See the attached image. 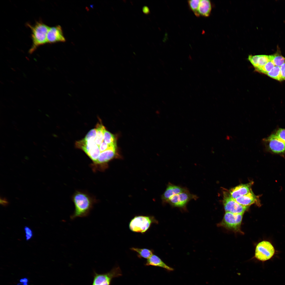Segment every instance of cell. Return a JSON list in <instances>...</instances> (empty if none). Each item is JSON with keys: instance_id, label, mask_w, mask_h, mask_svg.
I'll use <instances>...</instances> for the list:
<instances>
[{"instance_id": "ffe728a7", "label": "cell", "mask_w": 285, "mask_h": 285, "mask_svg": "<svg viewBox=\"0 0 285 285\" xmlns=\"http://www.w3.org/2000/svg\"><path fill=\"white\" fill-rule=\"evenodd\" d=\"M267 74L270 77L277 80L280 81L283 80L281 74L280 67L275 66Z\"/></svg>"}, {"instance_id": "7c38bea8", "label": "cell", "mask_w": 285, "mask_h": 285, "mask_svg": "<svg viewBox=\"0 0 285 285\" xmlns=\"http://www.w3.org/2000/svg\"><path fill=\"white\" fill-rule=\"evenodd\" d=\"M235 200L238 203L244 206L249 207L254 204L258 206H261L259 196L255 195L252 190L247 194L240 196Z\"/></svg>"}, {"instance_id": "277c9868", "label": "cell", "mask_w": 285, "mask_h": 285, "mask_svg": "<svg viewBox=\"0 0 285 285\" xmlns=\"http://www.w3.org/2000/svg\"><path fill=\"white\" fill-rule=\"evenodd\" d=\"M243 214H235L226 212L218 226L235 232H241L240 228Z\"/></svg>"}, {"instance_id": "7a4b0ae2", "label": "cell", "mask_w": 285, "mask_h": 285, "mask_svg": "<svg viewBox=\"0 0 285 285\" xmlns=\"http://www.w3.org/2000/svg\"><path fill=\"white\" fill-rule=\"evenodd\" d=\"M31 30L32 44L28 51L29 54L33 53L39 46L46 43L47 35L49 27L42 21L36 22L34 25L27 23Z\"/></svg>"}, {"instance_id": "9c48e42d", "label": "cell", "mask_w": 285, "mask_h": 285, "mask_svg": "<svg viewBox=\"0 0 285 285\" xmlns=\"http://www.w3.org/2000/svg\"><path fill=\"white\" fill-rule=\"evenodd\" d=\"M223 203L226 212L235 214H244L249 207L238 203L227 192L224 194Z\"/></svg>"}, {"instance_id": "30bf717a", "label": "cell", "mask_w": 285, "mask_h": 285, "mask_svg": "<svg viewBox=\"0 0 285 285\" xmlns=\"http://www.w3.org/2000/svg\"><path fill=\"white\" fill-rule=\"evenodd\" d=\"M47 43L53 44L65 41L61 27L59 25L50 27L46 37Z\"/></svg>"}, {"instance_id": "1f68e13d", "label": "cell", "mask_w": 285, "mask_h": 285, "mask_svg": "<svg viewBox=\"0 0 285 285\" xmlns=\"http://www.w3.org/2000/svg\"><path fill=\"white\" fill-rule=\"evenodd\" d=\"M25 159H26L27 160H28V158H28V157L27 156H25Z\"/></svg>"}, {"instance_id": "d4e9b609", "label": "cell", "mask_w": 285, "mask_h": 285, "mask_svg": "<svg viewBox=\"0 0 285 285\" xmlns=\"http://www.w3.org/2000/svg\"><path fill=\"white\" fill-rule=\"evenodd\" d=\"M101 153L109 149H116V146L108 144L103 141L99 146Z\"/></svg>"}, {"instance_id": "6da1fadb", "label": "cell", "mask_w": 285, "mask_h": 285, "mask_svg": "<svg viewBox=\"0 0 285 285\" xmlns=\"http://www.w3.org/2000/svg\"><path fill=\"white\" fill-rule=\"evenodd\" d=\"M75 210L71 216V219L87 216L92 209L96 200L87 193L81 191L75 192L72 196Z\"/></svg>"}, {"instance_id": "d6986e66", "label": "cell", "mask_w": 285, "mask_h": 285, "mask_svg": "<svg viewBox=\"0 0 285 285\" xmlns=\"http://www.w3.org/2000/svg\"><path fill=\"white\" fill-rule=\"evenodd\" d=\"M269 56V61L272 62L276 66H281L285 62V58L278 53Z\"/></svg>"}, {"instance_id": "8992f818", "label": "cell", "mask_w": 285, "mask_h": 285, "mask_svg": "<svg viewBox=\"0 0 285 285\" xmlns=\"http://www.w3.org/2000/svg\"><path fill=\"white\" fill-rule=\"evenodd\" d=\"M263 140L268 151L282 156L285 155V143L275 134H272Z\"/></svg>"}, {"instance_id": "4fadbf2b", "label": "cell", "mask_w": 285, "mask_h": 285, "mask_svg": "<svg viewBox=\"0 0 285 285\" xmlns=\"http://www.w3.org/2000/svg\"><path fill=\"white\" fill-rule=\"evenodd\" d=\"M251 182L245 184H241L230 190L229 194L231 197L235 200L237 198L246 194L251 190Z\"/></svg>"}, {"instance_id": "7402d4cb", "label": "cell", "mask_w": 285, "mask_h": 285, "mask_svg": "<svg viewBox=\"0 0 285 285\" xmlns=\"http://www.w3.org/2000/svg\"><path fill=\"white\" fill-rule=\"evenodd\" d=\"M200 0H191L188 1L189 6L191 10L197 17H199L198 9Z\"/></svg>"}, {"instance_id": "484cf974", "label": "cell", "mask_w": 285, "mask_h": 285, "mask_svg": "<svg viewBox=\"0 0 285 285\" xmlns=\"http://www.w3.org/2000/svg\"><path fill=\"white\" fill-rule=\"evenodd\" d=\"M275 134L285 143V129H279Z\"/></svg>"}, {"instance_id": "3957f363", "label": "cell", "mask_w": 285, "mask_h": 285, "mask_svg": "<svg viewBox=\"0 0 285 285\" xmlns=\"http://www.w3.org/2000/svg\"><path fill=\"white\" fill-rule=\"evenodd\" d=\"M158 221L152 216H136L131 220L129 227L134 232L144 233L149 228L153 223Z\"/></svg>"}, {"instance_id": "4316f807", "label": "cell", "mask_w": 285, "mask_h": 285, "mask_svg": "<svg viewBox=\"0 0 285 285\" xmlns=\"http://www.w3.org/2000/svg\"><path fill=\"white\" fill-rule=\"evenodd\" d=\"M24 229L26 240L28 241L32 238L33 236V232L31 229L27 226H25Z\"/></svg>"}, {"instance_id": "5b68a950", "label": "cell", "mask_w": 285, "mask_h": 285, "mask_svg": "<svg viewBox=\"0 0 285 285\" xmlns=\"http://www.w3.org/2000/svg\"><path fill=\"white\" fill-rule=\"evenodd\" d=\"M275 253V249L269 241L263 240L258 244L256 246L255 256L258 260L265 262L271 259Z\"/></svg>"}, {"instance_id": "44dd1931", "label": "cell", "mask_w": 285, "mask_h": 285, "mask_svg": "<svg viewBox=\"0 0 285 285\" xmlns=\"http://www.w3.org/2000/svg\"><path fill=\"white\" fill-rule=\"evenodd\" d=\"M103 141L108 144L116 146V139L115 136L106 129L104 133Z\"/></svg>"}, {"instance_id": "8fae6325", "label": "cell", "mask_w": 285, "mask_h": 285, "mask_svg": "<svg viewBox=\"0 0 285 285\" xmlns=\"http://www.w3.org/2000/svg\"><path fill=\"white\" fill-rule=\"evenodd\" d=\"M188 190V189L186 187L175 185L169 182L165 191L161 196L162 202L164 203H167L173 196Z\"/></svg>"}, {"instance_id": "e0dca14e", "label": "cell", "mask_w": 285, "mask_h": 285, "mask_svg": "<svg viewBox=\"0 0 285 285\" xmlns=\"http://www.w3.org/2000/svg\"><path fill=\"white\" fill-rule=\"evenodd\" d=\"M99 121L96 126L97 135L95 140V143L99 146L103 141L104 133L106 129L101 120Z\"/></svg>"}, {"instance_id": "f546056e", "label": "cell", "mask_w": 285, "mask_h": 285, "mask_svg": "<svg viewBox=\"0 0 285 285\" xmlns=\"http://www.w3.org/2000/svg\"><path fill=\"white\" fill-rule=\"evenodd\" d=\"M20 281L21 283H27L28 282V279L26 278H24L21 279L20 280Z\"/></svg>"}, {"instance_id": "9a60e30c", "label": "cell", "mask_w": 285, "mask_h": 285, "mask_svg": "<svg viewBox=\"0 0 285 285\" xmlns=\"http://www.w3.org/2000/svg\"><path fill=\"white\" fill-rule=\"evenodd\" d=\"M145 265L159 267L170 271L173 270L172 268L166 265L159 257L153 254L147 259Z\"/></svg>"}, {"instance_id": "f1b7e54d", "label": "cell", "mask_w": 285, "mask_h": 285, "mask_svg": "<svg viewBox=\"0 0 285 285\" xmlns=\"http://www.w3.org/2000/svg\"><path fill=\"white\" fill-rule=\"evenodd\" d=\"M0 204L4 206H7L9 204V202L7 201L6 198H1L0 200Z\"/></svg>"}, {"instance_id": "4dcf8cb0", "label": "cell", "mask_w": 285, "mask_h": 285, "mask_svg": "<svg viewBox=\"0 0 285 285\" xmlns=\"http://www.w3.org/2000/svg\"><path fill=\"white\" fill-rule=\"evenodd\" d=\"M17 285H24V283H18Z\"/></svg>"}, {"instance_id": "83f0119b", "label": "cell", "mask_w": 285, "mask_h": 285, "mask_svg": "<svg viewBox=\"0 0 285 285\" xmlns=\"http://www.w3.org/2000/svg\"><path fill=\"white\" fill-rule=\"evenodd\" d=\"M281 74L283 80H285V63L280 67Z\"/></svg>"}, {"instance_id": "5bb4252c", "label": "cell", "mask_w": 285, "mask_h": 285, "mask_svg": "<svg viewBox=\"0 0 285 285\" xmlns=\"http://www.w3.org/2000/svg\"><path fill=\"white\" fill-rule=\"evenodd\" d=\"M248 59L255 69L263 66L269 61V55H249Z\"/></svg>"}, {"instance_id": "52a82bcc", "label": "cell", "mask_w": 285, "mask_h": 285, "mask_svg": "<svg viewBox=\"0 0 285 285\" xmlns=\"http://www.w3.org/2000/svg\"><path fill=\"white\" fill-rule=\"evenodd\" d=\"M198 198L196 195L191 193L188 190L173 196L167 203L173 207L185 209L187 204L190 201L193 199L196 200Z\"/></svg>"}, {"instance_id": "ba28073f", "label": "cell", "mask_w": 285, "mask_h": 285, "mask_svg": "<svg viewBox=\"0 0 285 285\" xmlns=\"http://www.w3.org/2000/svg\"><path fill=\"white\" fill-rule=\"evenodd\" d=\"M122 275L121 271L118 267H115L109 272L105 273L95 272L92 285H110L113 278Z\"/></svg>"}, {"instance_id": "603a6c76", "label": "cell", "mask_w": 285, "mask_h": 285, "mask_svg": "<svg viewBox=\"0 0 285 285\" xmlns=\"http://www.w3.org/2000/svg\"><path fill=\"white\" fill-rule=\"evenodd\" d=\"M275 66L273 63L271 61H269L266 64L260 68L255 69L256 71L259 72L267 74Z\"/></svg>"}, {"instance_id": "2e32d148", "label": "cell", "mask_w": 285, "mask_h": 285, "mask_svg": "<svg viewBox=\"0 0 285 285\" xmlns=\"http://www.w3.org/2000/svg\"><path fill=\"white\" fill-rule=\"evenodd\" d=\"M212 9L211 3L208 0H201L200 2L198 12L199 16L205 17L209 16Z\"/></svg>"}, {"instance_id": "d6a6232c", "label": "cell", "mask_w": 285, "mask_h": 285, "mask_svg": "<svg viewBox=\"0 0 285 285\" xmlns=\"http://www.w3.org/2000/svg\"><path fill=\"white\" fill-rule=\"evenodd\" d=\"M46 116H47L48 117H49V116H48V115L47 114H46Z\"/></svg>"}, {"instance_id": "ac0fdd59", "label": "cell", "mask_w": 285, "mask_h": 285, "mask_svg": "<svg viewBox=\"0 0 285 285\" xmlns=\"http://www.w3.org/2000/svg\"><path fill=\"white\" fill-rule=\"evenodd\" d=\"M131 249L136 252L138 253V256L139 258L148 259L153 254V251L152 250L147 249L132 248Z\"/></svg>"}, {"instance_id": "cb8c5ba5", "label": "cell", "mask_w": 285, "mask_h": 285, "mask_svg": "<svg viewBox=\"0 0 285 285\" xmlns=\"http://www.w3.org/2000/svg\"><path fill=\"white\" fill-rule=\"evenodd\" d=\"M96 135L97 131L96 129H92L89 131L83 139L88 142H95Z\"/></svg>"}]
</instances>
